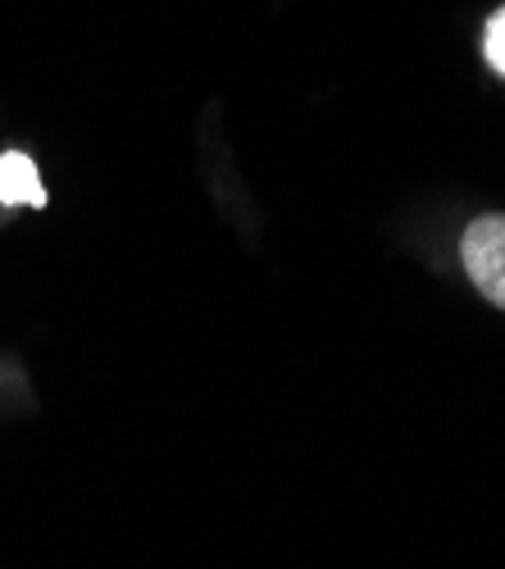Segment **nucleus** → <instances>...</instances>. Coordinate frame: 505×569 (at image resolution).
Returning <instances> with one entry per match:
<instances>
[{
	"mask_svg": "<svg viewBox=\"0 0 505 569\" xmlns=\"http://www.w3.org/2000/svg\"><path fill=\"white\" fill-rule=\"evenodd\" d=\"M461 260L474 288L505 310V214H483L465 228Z\"/></svg>",
	"mask_w": 505,
	"mask_h": 569,
	"instance_id": "f257e3e1",
	"label": "nucleus"
},
{
	"mask_svg": "<svg viewBox=\"0 0 505 569\" xmlns=\"http://www.w3.org/2000/svg\"><path fill=\"white\" fill-rule=\"evenodd\" d=\"M0 206H46L37 164L28 156H0Z\"/></svg>",
	"mask_w": 505,
	"mask_h": 569,
	"instance_id": "f03ea898",
	"label": "nucleus"
},
{
	"mask_svg": "<svg viewBox=\"0 0 505 569\" xmlns=\"http://www.w3.org/2000/svg\"><path fill=\"white\" fill-rule=\"evenodd\" d=\"M483 56H487L492 73H501V78H505V6L487 19V32H483Z\"/></svg>",
	"mask_w": 505,
	"mask_h": 569,
	"instance_id": "7ed1b4c3",
	"label": "nucleus"
}]
</instances>
